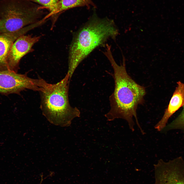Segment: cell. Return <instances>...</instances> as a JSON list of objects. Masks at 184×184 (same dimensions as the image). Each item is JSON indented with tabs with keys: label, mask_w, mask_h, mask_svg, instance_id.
<instances>
[{
	"label": "cell",
	"mask_w": 184,
	"mask_h": 184,
	"mask_svg": "<svg viewBox=\"0 0 184 184\" xmlns=\"http://www.w3.org/2000/svg\"><path fill=\"white\" fill-rule=\"evenodd\" d=\"M104 54L113 68L112 76L114 82V91L109 99L110 109L105 116L109 121L118 118L125 120L132 132L134 130V117L141 133L144 134L145 132L139 122L136 111L138 106L144 102L145 88L136 83L128 73L125 57L122 54L123 62L120 65L116 62L110 49L107 50Z\"/></svg>",
	"instance_id": "obj_1"
},
{
	"label": "cell",
	"mask_w": 184,
	"mask_h": 184,
	"mask_svg": "<svg viewBox=\"0 0 184 184\" xmlns=\"http://www.w3.org/2000/svg\"><path fill=\"white\" fill-rule=\"evenodd\" d=\"M94 12L87 22L74 35L70 45L67 73L71 79L79 64L97 47L108 39L115 40L119 30L114 20L99 17Z\"/></svg>",
	"instance_id": "obj_2"
},
{
	"label": "cell",
	"mask_w": 184,
	"mask_h": 184,
	"mask_svg": "<svg viewBox=\"0 0 184 184\" xmlns=\"http://www.w3.org/2000/svg\"><path fill=\"white\" fill-rule=\"evenodd\" d=\"M70 79L67 73L60 82L54 84L47 83L40 91V108L43 114L51 123L68 126L74 118L80 116L76 107H72L68 99Z\"/></svg>",
	"instance_id": "obj_3"
},
{
	"label": "cell",
	"mask_w": 184,
	"mask_h": 184,
	"mask_svg": "<svg viewBox=\"0 0 184 184\" xmlns=\"http://www.w3.org/2000/svg\"><path fill=\"white\" fill-rule=\"evenodd\" d=\"M41 5L25 0L0 1V32H15L41 19L46 13Z\"/></svg>",
	"instance_id": "obj_4"
},
{
	"label": "cell",
	"mask_w": 184,
	"mask_h": 184,
	"mask_svg": "<svg viewBox=\"0 0 184 184\" xmlns=\"http://www.w3.org/2000/svg\"><path fill=\"white\" fill-rule=\"evenodd\" d=\"M46 82L42 78L29 77L27 73L18 74L9 70L0 71V94L19 95L26 89L39 91Z\"/></svg>",
	"instance_id": "obj_5"
},
{
	"label": "cell",
	"mask_w": 184,
	"mask_h": 184,
	"mask_svg": "<svg viewBox=\"0 0 184 184\" xmlns=\"http://www.w3.org/2000/svg\"><path fill=\"white\" fill-rule=\"evenodd\" d=\"M154 167V184H184V160L181 157L168 162L160 159Z\"/></svg>",
	"instance_id": "obj_6"
},
{
	"label": "cell",
	"mask_w": 184,
	"mask_h": 184,
	"mask_svg": "<svg viewBox=\"0 0 184 184\" xmlns=\"http://www.w3.org/2000/svg\"><path fill=\"white\" fill-rule=\"evenodd\" d=\"M40 38V36L25 34L18 37L12 45L8 55L7 62L8 70L17 73L21 59L33 51V46Z\"/></svg>",
	"instance_id": "obj_7"
},
{
	"label": "cell",
	"mask_w": 184,
	"mask_h": 184,
	"mask_svg": "<svg viewBox=\"0 0 184 184\" xmlns=\"http://www.w3.org/2000/svg\"><path fill=\"white\" fill-rule=\"evenodd\" d=\"M32 25L25 27L17 31L10 32H0V71L8 70L7 64L8 55L11 47L19 37L34 29Z\"/></svg>",
	"instance_id": "obj_8"
},
{
	"label": "cell",
	"mask_w": 184,
	"mask_h": 184,
	"mask_svg": "<svg viewBox=\"0 0 184 184\" xmlns=\"http://www.w3.org/2000/svg\"><path fill=\"white\" fill-rule=\"evenodd\" d=\"M177 84L163 116L154 126L158 131H162L166 125L169 118L184 105V84L179 81L177 82Z\"/></svg>",
	"instance_id": "obj_9"
},
{
	"label": "cell",
	"mask_w": 184,
	"mask_h": 184,
	"mask_svg": "<svg viewBox=\"0 0 184 184\" xmlns=\"http://www.w3.org/2000/svg\"><path fill=\"white\" fill-rule=\"evenodd\" d=\"M92 6L96 8V6L91 0H60L54 10L48 14L52 18V24H54L59 14L69 9L78 7H86L88 9Z\"/></svg>",
	"instance_id": "obj_10"
},
{
	"label": "cell",
	"mask_w": 184,
	"mask_h": 184,
	"mask_svg": "<svg viewBox=\"0 0 184 184\" xmlns=\"http://www.w3.org/2000/svg\"><path fill=\"white\" fill-rule=\"evenodd\" d=\"M177 129L181 130L184 134V105L180 114L172 122L166 125L162 131L165 132Z\"/></svg>",
	"instance_id": "obj_11"
},
{
	"label": "cell",
	"mask_w": 184,
	"mask_h": 184,
	"mask_svg": "<svg viewBox=\"0 0 184 184\" xmlns=\"http://www.w3.org/2000/svg\"><path fill=\"white\" fill-rule=\"evenodd\" d=\"M33 3H36L45 9L49 10V13L52 12L55 8L60 0H25Z\"/></svg>",
	"instance_id": "obj_12"
}]
</instances>
